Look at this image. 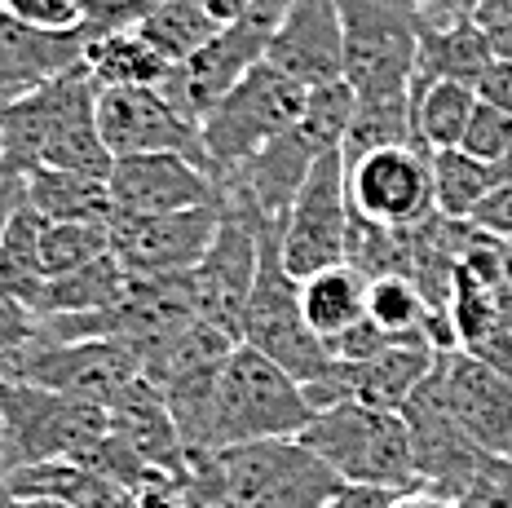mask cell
Returning a JSON list of instances; mask_svg holds the SVG:
<instances>
[{"instance_id": "23", "label": "cell", "mask_w": 512, "mask_h": 508, "mask_svg": "<svg viewBox=\"0 0 512 508\" xmlns=\"http://www.w3.org/2000/svg\"><path fill=\"white\" fill-rule=\"evenodd\" d=\"M367 292H371L367 274L354 270L349 261H340L332 270H318L314 279L301 283V310L309 327L318 332V341H327V349L354 323L367 319Z\"/></svg>"}, {"instance_id": "38", "label": "cell", "mask_w": 512, "mask_h": 508, "mask_svg": "<svg viewBox=\"0 0 512 508\" xmlns=\"http://www.w3.org/2000/svg\"><path fill=\"white\" fill-rule=\"evenodd\" d=\"M477 230H486V235L512 243V182H499L490 195L482 199V208H477L473 217Z\"/></svg>"}, {"instance_id": "14", "label": "cell", "mask_w": 512, "mask_h": 508, "mask_svg": "<svg viewBox=\"0 0 512 508\" xmlns=\"http://www.w3.org/2000/svg\"><path fill=\"white\" fill-rule=\"evenodd\" d=\"M437 349L424 336H407V341L389 345L384 354L367 358V363H336L318 385L309 389V402L318 411L336 407V402H367V407H384V411H402L415 398V389L429 380L437 367Z\"/></svg>"}, {"instance_id": "53", "label": "cell", "mask_w": 512, "mask_h": 508, "mask_svg": "<svg viewBox=\"0 0 512 508\" xmlns=\"http://www.w3.org/2000/svg\"><path fill=\"white\" fill-rule=\"evenodd\" d=\"M0 482H5V478H0ZM0 491H5V486H0Z\"/></svg>"}, {"instance_id": "49", "label": "cell", "mask_w": 512, "mask_h": 508, "mask_svg": "<svg viewBox=\"0 0 512 508\" xmlns=\"http://www.w3.org/2000/svg\"><path fill=\"white\" fill-rule=\"evenodd\" d=\"M0 508H27L23 500H14V495H5V491H0Z\"/></svg>"}, {"instance_id": "40", "label": "cell", "mask_w": 512, "mask_h": 508, "mask_svg": "<svg viewBox=\"0 0 512 508\" xmlns=\"http://www.w3.org/2000/svg\"><path fill=\"white\" fill-rule=\"evenodd\" d=\"M393 495H398V491H389V486H349L345 482L332 495V504H327V508H389Z\"/></svg>"}, {"instance_id": "44", "label": "cell", "mask_w": 512, "mask_h": 508, "mask_svg": "<svg viewBox=\"0 0 512 508\" xmlns=\"http://www.w3.org/2000/svg\"><path fill=\"white\" fill-rule=\"evenodd\" d=\"M486 36H490V49H495V58L512 62V18H504V23H490Z\"/></svg>"}, {"instance_id": "15", "label": "cell", "mask_w": 512, "mask_h": 508, "mask_svg": "<svg viewBox=\"0 0 512 508\" xmlns=\"http://www.w3.org/2000/svg\"><path fill=\"white\" fill-rule=\"evenodd\" d=\"M437 380L455 425L482 451L512 460V380L464 349L437 354Z\"/></svg>"}, {"instance_id": "10", "label": "cell", "mask_w": 512, "mask_h": 508, "mask_svg": "<svg viewBox=\"0 0 512 508\" xmlns=\"http://www.w3.org/2000/svg\"><path fill=\"white\" fill-rule=\"evenodd\" d=\"M349 230H354L349 164L345 151H327L283 221V266L301 283L314 279L318 270L340 266L349 261Z\"/></svg>"}, {"instance_id": "34", "label": "cell", "mask_w": 512, "mask_h": 508, "mask_svg": "<svg viewBox=\"0 0 512 508\" xmlns=\"http://www.w3.org/2000/svg\"><path fill=\"white\" fill-rule=\"evenodd\" d=\"M164 0H89V18H84V36L98 40L111 31H128L155 14Z\"/></svg>"}, {"instance_id": "33", "label": "cell", "mask_w": 512, "mask_h": 508, "mask_svg": "<svg viewBox=\"0 0 512 508\" xmlns=\"http://www.w3.org/2000/svg\"><path fill=\"white\" fill-rule=\"evenodd\" d=\"M0 9L49 31H84L89 18V0H0Z\"/></svg>"}, {"instance_id": "8", "label": "cell", "mask_w": 512, "mask_h": 508, "mask_svg": "<svg viewBox=\"0 0 512 508\" xmlns=\"http://www.w3.org/2000/svg\"><path fill=\"white\" fill-rule=\"evenodd\" d=\"M345 80L358 98L411 93L420 62V5L411 0H340Z\"/></svg>"}, {"instance_id": "1", "label": "cell", "mask_w": 512, "mask_h": 508, "mask_svg": "<svg viewBox=\"0 0 512 508\" xmlns=\"http://www.w3.org/2000/svg\"><path fill=\"white\" fill-rule=\"evenodd\" d=\"M256 239H261V266H256V288L243 314V345L274 358L301 385H318L336 367V358L301 310V279L283 266V221L261 217Z\"/></svg>"}, {"instance_id": "37", "label": "cell", "mask_w": 512, "mask_h": 508, "mask_svg": "<svg viewBox=\"0 0 512 508\" xmlns=\"http://www.w3.org/2000/svg\"><path fill=\"white\" fill-rule=\"evenodd\" d=\"M120 508H186L181 478H173V473H155V478L128 486V491H120Z\"/></svg>"}, {"instance_id": "47", "label": "cell", "mask_w": 512, "mask_h": 508, "mask_svg": "<svg viewBox=\"0 0 512 508\" xmlns=\"http://www.w3.org/2000/svg\"><path fill=\"white\" fill-rule=\"evenodd\" d=\"M482 0H451V5H437V9H460V14H477Z\"/></svg>"}, {"instance_id": "31", "label": "cell", "mask_w": 512, "mask_h": 508, "mask_svg": "<svg viewBox=\"0 0 512 508\" xmlns=\"http://www.w3.org/2000/svg\"><path fill=\"white\" fill-rule=\"evenodd\" d=\"M354 107H358V93L349 89V80L309 89V107H305L301 129L314 137L318 151H345L349 124H354Z\"/></svg>"}, {"instance_id": "25", "label": "cell", "mask_w": 512, "mask_h": 508, "mask_svg": "<svg viewBox=\"0 0 512 508\" xmlns=\"http://www.w3.org/2000/svg\"><path fill=\"white\" fill-rule=\"evenodd\" d=\"M84 62H89L93 80L102 89H159L168 80V71H173L137 27L89 40V58Z\"/></svg>"}, {"instance_id": "45", "label": "cell", "mask_w": 512, "mask_h": 508, "mask_svg": "<svg viewBox=\"0 0 512 508\" xmlns=\"http://www.w3.org/2000/svg\"><path fill=\"white\" fill-rule=\"evenodd\" d=\"M504 18H512V0H482V5H477V23L482 27L504 23Z\"/></svg>"}, {"instance_id": "12", "label": "cell", "mask_w": 512, "mask_h": 508, "mask_svg": "<svg viewBox=\"0 0 512 508\" xmlns=\"http://www.w3.org/2000/svg\"><path fill=\"white\" fill-rule=\"evenodd\" d=\"M221 213H226V199L181 208V213H159V217H115V226H111L115 257L128 270V279L186 274L212 248Z\"/></svg>"}, {"instance_id": "26", "label": "cell", "mask_w": 512, "mask_h": 508, "mask_svg": "<svg viewBox=\"0 0 512 508\" xmlns=\"http://www.w3.org/2000/svg\"><path fill=\"white\" fill-rule=\"evenodd\" d=\"M415 98V146H424L429 155L437 151H460L468 120L477 111V93L468 84H420L411 89Z\"/></svg>"}, {"instance_id": "2", "label": "cell", "mask_w": 512, "mask_h": 508, "mask_svg": "<svg viewBox=\"0 0 512 508\" xmlns=\"http://www.w3.org/2000/svg\"><path fill=\"white\" fill-rule=\"evenodd\" d=\"M301 438L349 486H389V491L420 486L415 442L402 411L367 407V402H336V407H323L309 420Z\"/></svg>"}, {"instance_id": "39", "label": "cell", "mask_w": 512, "mask_h": 508, "mask_svg": "<svg viewBox=\"0 0 512 508\" xmlns=\"http://www.w3.org/2000/svg\"><path fill=\"white\" fill-rule=\"evenodd\" d=\"M473 93H477V102H486V107L512 115V62L495 58V62H490V67L482 71V80H477Z\"/></svg>"}, {"instance_id": "5", "label": "cell", "mask_w": 512, "mask_h": 508, "mask_svg": "<svg viewBox=\"0 0 512 508\" xmlns=\"http://www.w3.org/2000/svg\"><path fill=\"white\" fill-rule=\"evenodd\" d=\"M318 407L309 389L274 358L239 345L221 367L217 385V451L265 438H301Z\"/></svg>"}, {"instance_id": "11", "label": "cell", "mask_w": 512, "mask_h": 508, "mask_svg": "<svg viewBox=\"0 0 512 508\" xmlns=\"http://www.w3.org/2000/svg\"><path fill=\"white\" fill-rule=\"evenodd\" d=\"M98 133L115 160H128V155H186L208 173L204 133L164 98V89H102Z\"/></svg>"}, {"instance_id": "42", "label": "cell", "mask_w": 512, "mask_h": 508, "mask_svg": "<svg viewBox=\"0 0 512 508\" xmlns=\"http://www.w3.org/2000/svg\"><path fill=\"white\" fill-rule=\"evenodd\" d=\"M389 508H460V500H451L446 491H433V486H411V491H398Z\"/></svg>"}, {"instance_id": "52", "label": "cell", "mask_w": 512, "mask_h": 508, "mask_svg": "<svg viewBox=\"0 0 512 508\" xmlns=\"http://www.w3.org/2000/svg\"><path fill=\"white\" fill-rule=\"evenodd\" d=\"M508 257H512V243H508Z\"/></svg>"}, {"instance_id": "51", "label": "cell", "mask_w": 512, "mask_h": 508, "mask_svg": "<svg viewBox=\"0 0 512 508\" xmlns=\"http://www.w3.org/2000/svg\"><path fill=\"white\" fill-rule=\"evenodd\" d=\"M9 473V460H5V442H0V478Z\"/></svg>"}, {"instance_id": "43", "label": "cell", "mask_w": 512, "mask_h": 508, "mask_svg": "<svg viewBox=\"0 0 512 508\" xmlns=\"http://www.w3.org/2000/svg\"><path fill=\"white\" fill-rule=\"evenodd\" d=\"M195 5L204 9V14L212 18V23H221V27H226V23H234V18L243 14V5H248V0H195Z\"/></svg>"}, {"instance_id": "30", "label": "cell", "mask_w": 512, "mask_h": 508, "mask_svg": "<svg viewBox=\"0 0 512 508\" xmlns=\"http://www.w3.org/2000/svg\"><path fill=\"white\" fill-rule=\"evenodd\" d=\"M111 226L115 221H45V270H49V279L111 257L115 252Z\"/></svg>"}, {"instance_id": "17", "label": "cell", "mask_w": 512, "mask_h": 508, "mask_svg": "<svg viewBox=\"0 0 512 508\" xmlns=\"http://www.w3.org/2000/svg\"><path fill=\"white\" fill-rule=\"evenodd\" d=\"M265 62L287 71L292 80H301L305 89H323V84L345 80L340 0H292Z\"/></svg>"}, {"instance_id": "48", "label": "cell", "mask_w": 512, "mask_h": 508, "mask_svg": "<svg viewBox=\"0 0 512 508\" xmlns=\"http://www.w3.org/2000/svg\"><path fill=\"white\" fill-rule=\"evenodd\" d=\"M5 111H9V98H0V146H5Z\"/></svg>"}, {"instance_id": "7", "label": "cell", "mask_w": 512, "mask_h": 508, "mask_svg": "<svg viewBox=\"0 0 512 508\" xmlns=\"http://www.w3.org/2000/svg\"><path fill=\"white\" fill-rule=\"evenodd\" d=\"M212 460L239 508H327L345 486L305 438L243 442L217 451Z\"/></svg>"}, {"instance_id": "29", "label": "cell", "mask_w": 512, "mask_h": 508, "mask_svg": "<svg viewBox=\"0 0 512 508\" xmlns=\"http://www.w3.org/2000/svg\"><path fill=\"white\" fill-rule=\"evenodd\" d=\"M137 31L159 49V58H164L168 67H181L195 49H204L208 40L217 36L221 23H212L195 0H164L146 23H137Z\"/></svg>"}, {"instance_id": "19", "label": "cell", "mask_w": 512, "mask_h": 508, "mask_svg": "<svg viewBox=\"0 0 512 508\" xmlns=\"http://www.w3.org/2000/svg\"><path fill=\"white\" fill-rule=\"evenodd\" d=\"M495 62L486 27L477 14H460V9H420V62H415V84H468L477 89L482 71Z\"/></svg>"}, {"instance_id": "4", "label": "cell", "mask_w": 512, "mask_h": 508, "mask_svg": "<svg viewBox=\"0 0 512 508\" xmlns=\"http://www.w3.org/2000/svg\"><path fill=\"white\" fill-rule=\"evenodd\" d=\"M111 433L102 402L53 394L45 385L0 376V442L9 469L40 460H89Z\"/></svg>"}, {"instance_id": "36", "label": "cell", "mask_w": 512, "mask_h": 508, "mask_svg": "<svg viewBox=\"0 0 512 508\" xmlns=\"http://www.w3.org/2000/svg\"><path fill=\"white\" fill-rule=\"evenodd\" d=\"M181 495H186V508H239L234 504V495L226 491V482H221V469L217 460H190V473L186 482H181Z\"/></svg>"}, {"instance_id": "32", "label": "cell", "mask_w": 512, "mask_h": 508, "mask_svg": "<svg viewBox=\"0 0 512 508\" xmlns=\"http://www.w3.org/2000/svg\"><path fill=\"white\" fill-rule=\"evenodd\" d=\"M460 151H468L473 160H482V164L495 168L512 151V115L486 107V102H477V111H473V120H468V133H464Z\"/></svg>"}, {"instance_id": "24", "label": "cell", "mask_w": 512, "mask_h": 508, "mask_svg": "<svg viewBox=\"0 0 512 508\" xmlns=\"http://www.w3.org/2000/svg\"><path fill=\"white\" fill-rule=\"evenodd\" d=\"M128 296V270L120 266V257H102L93 266H80L71 274L45 283V292L36 296V319H58V314H98L111 310Z\"/></svg>"}, {"instance_id": "35", "label": "cell", "mask_w": 512, "mask_h": 508, "mask_svg": "<svg viewBox=\"0 0 512 508\" xmlns=\"http://www.w3.org/2000/svg\"><path fill=\"white\" fill-rule=\"evenodd\" d=\"M398 341H407V336H393V332H384V327L371 319H362V323H354L345 336L332 345V358L336 363H367V358H376V354H384L389 345H398Z\"/></svg>"}, {"instance_id": "20", "label": "cell", "mask_w": 512, "mask_h": 508, "mask_svg": "<svg viewBox=\"0 0 512 508\" xmlns=\"http://www.w3.org/2000/svg\"><path fill=\"white\" fill-rule=\"evenodd\" d=\"M106 411H111V433L128 451H137L151 469H164L186 482V473H190L186 442H181V433L173 425V411H168L164 394H159L151 380L137 376L124 394H115V402Z\"/></svg>"}, {"instance_id": "41", "label": "cell", "mask_w": 512, "mask_h": 508, "mask_svg": "<svg viewBox=\"0 0 512 508\" xmlns=\"http://www.w3.org/2000/svg\"><path fill=\"white\" fill-rule=\"evenodd\" d=\"M27 208V182L23 177H0V239H5L9 221Z\"/></svg>"}, {"instance_id": "6", "label": "cell", "mask_w": 512, "mask_h": 508, "mask_svg": "<svg viewBox=\"0 0 512 508\" xmlns=\"http://www.w3.org/2000/svg\"><path fill=\"white\" fill-rule=\"evenodd\" d=\"M305 107H309L305 84L292 80L279 67H270V62H261V67L199 124V133H204V160H208V173L217 177V186L226 182L230 173H239L243 164H252L270 142L292 133L296 124L305 120Z\"/></svg>"}, {"instance_id": "28", "label": "cell", "mask_w": 512, "mask_h": 508, "mask_svg": "<svg viewBox=\"0 0 512 508\" xmlns=\"http://www.w3.org/2000/svg\"><path fill=\"white\" fill-rule=\"evenodd\" d=\"M433 204L451 221H473L482 199L495 190V168L473 160L468 151H437L433 155Z\"/></svg>"}, {"instance_id": "22", "label": "cell", "mask_w": 512, "mask_h": 508, "mask_svg": "<svg viewBox=\"0 0 512 508\" xmlns=\"http://www.w3.org/2000/svg\"><path fill=\"white\" fill-rule=\"evenodd\" d=\"M27 204L45 221H115L111 182L76 168H36L27 177Z\"/></svg>"}, {"instance_id": "3", "label": "cell", "mask_w": 512, "mask_h": 508, "mask_svg": "<svg viewBox=\"0 0 512 508\" xmlns=\"http://www.w3.org/2000/svg\"><path fill=\"white\" fill-rule=\"evenodd\" d=\"M287 5H292V0H248L234 23H226L204 49H195L181 67L168 71V80L159 84L164 98L173 102L186 120L204 124L208 115L270 58V45L287 18Z\"/></svg>"}, {"instance_id": "46", "label": "cell", "mask_w": 512, "mask_h": 508, "mask_svg": "<svg viewBox=\"0 0 512 508\" xmlns=\"http://www.w3.org/2000/svg\"><path fill=\"white\" fill-rule=\"evenodd\" d=\"M495 182H512V151H508L504 160L495 164Z\"/></svg>"}, {"instance_id": "21", "label": "cell", "mask_w": 512, "mask_h": 508, "mask_svg": "<svg viewBox=\"0 0 512 508\" xmlns=\"http://www.w3.org/2000/svg\"><path fill=\"white\" fill-rule=\"evenodd\" d=\"M5 495L14 500H53L67 508H120V491L80 460H40L5 473Z\"/></svg>"}, {"instance_id": "18", "label": "cell", "mask_w": 512, "mask_h": 508, "mask_svg": "<svg viewBox=\"0 0 512 508\" xmlns=\"http://www.w3.org/2000/svg\"><path fill=\"white\" fill-rule=\"evenodd\" d=\"M84 58H89L84 31L31 27L0 9V98H27V93L62 80L67 71L84 67Z\"/></svg>"}, {"instance_id": "9", "label": "cell", "mask_w": 512, "mask_h": 508, "mask_svg": "<svg viewBox=\"0 0 512 508\" xmlns=\"http://www.w3.org/2000/svg\"><path fill=\"white\" fill-rule=\"evenodd\" d=\"M221 199H226V213L204 261L190 270V292H195V319L221 327L243 345V314H248L256 266H261V239H256L261 213L230 190H221Z\"/></svg>"}, {"instance_id": "16", "label": "cell", "mask_w": 512, "mask_h": 508, "mask_svg": "<svg viewBox=\"0 0 512 508\" xmlns=\"http://www.w3.org/2000/svg\"><path fill=\"white\" fill-rule=\"evenodd\" d=\"M106 182L120 217H159L221 199V186L186 155H128L115 160Z\"/></svg>"}, {"instance_id": "27", "label": "cell", "mask_w": 512, "mask_h": 508, "mask_svg": "<svg viewBox=\"0 0 512 508\" xmlns=\"http://www.w3.org/2000/svg\"><path fill=\"white\" fill-rule=\"evenodd\" d=\"M49 270H45V217L36 208H23L9 221L5 239H0V288L23 296L27 305H36V296L45 292Z\"/></svg>"}, {"instance_id": "50", "label": "cell", "mask_w": 512, "mask_h": 508, "mask_svg": "<svg viewBox=\"0 0 512 508\" xmlns=\"http://www.w3.org/2000/svg\"><path fill=\"white\" fill-rule=\"evenodd\" d=\"M411 5H420V9H437V5H451V0H411Z\"/></svg>"}, {"instance_id": "13", "label": "cell", "mask_w": 512, "mask_h": 508, "mask_svg": "<svg viewBox=\"0 0 512 508\" xmlns=\"http://www.w3.org/2000/svg\"><path fill=\"white\" fill-rule=\"evenodd\" d=\"M433 155L424 146H389L349 164L354 213L389 230H411L437 213L433 204Z\"/></svg>"}]
</instances>
